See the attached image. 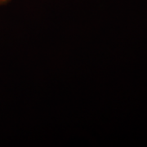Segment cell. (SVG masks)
I'll return each instance as SVG.
<instances>
[{
	"label": "cell",
	"mask_w": 147,
	"mask_h": 147,
	"mask_svg": "<svg viewBox=\"0 0 147 147\" xmlns=\"http://www.w3.org/2000/svg\"><path fill=\"white\" fill-rule=\"evenodd\" d=\"M11 1V0H0V7L7 5V3H10Z\"/></svg>",
	"instance_id": "6da1fadb"
}]
</instances>
